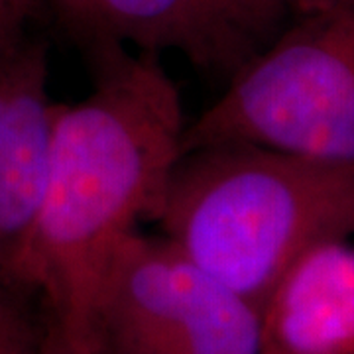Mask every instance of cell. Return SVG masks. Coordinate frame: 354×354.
<instances>
[{
	"label": "cell",
	"instance_id": "6da1fadb",
	"mask_svg": "<svg viewBox=\"0 0 354 354\" xmlns=\"http://www.w3.org/2000/svg\"><path fill=\"white\" fill-rule=\"evenodd\" d=\"M91 65V91L59 102L41 205L4 270L79 342L111 254L153 223L187 127L162 55L116 44Z\"/></svg>",
	"mask_w": 354,
	"mask_h": 354
},
{
	"label": "cell",
	"instance_id": "7a4b0ae2",
	"mask_svg": "<svg viewBox=\"0 0 354 354\" xmlns=\"http://www.w3.org/2000/svg\"><path fill=\"white\" fill-rule=\"evenodd\" d=\"M153 225L258 309L301 254L354 239V169L223 142L179 156Z\"/></svg>",
	"mask_w": 354,
	"mask_h": 354
},
{
	"label": "cell",
	"instance_id": "3957f363",
	"mask_svg": "<svg viewBox=\"0 0 354 354\" xmlns=\"http://www.w3.org/2000/svg\"><path fill=\"white\" fill-rule=\"evenodd\" d=\"M223 142L354 169V8L291 18L187 122L183 152Z\"/></svg>",
	"mask_w": 354,
	"mask_h": 354
},
{
	"label": "cell",
	"instance_id": "277c9868",
	"mask_svg": "<svg viewBox=\"0 0 354 354\" xmlns=\"http://www.w3.org/2000/svg\"><path fill=\"white\" fill-rule=\"evenodd\" d=\"M83 344L95 354H264L262 313L138 228L102 270Z\"/></svg>",
	"mask_w": 354,
	"mask_h": 354
},
{
	"label": "cell",
	"instance_id": "5b68a950",
	"mask_svg": "<svg viewBox=\"0 0 354 354\" xmlns=\"http://www.w3.org/2000/svg\"><path fill=\"white\" fill-rule=\"evenodd\" d=\"M109 38L228 81L290 22L274 0H99Z\"/></svg>",
	"mask_w": 354,
	"mask_h": 354
},
{
	"label": "cell",
	"instance_id": "8992f818",
	"mask_svg": "<svg viewBox=\"0 0 354 354\" xmlns=\"http://www.w3.org/2000/svg\"><path fill=\"white\" fill-rule=\"evenodd\" d=\"M264 354H354V242L329 239L283 272L260 309Z\"/></svg>",
	"mask_w": 354,
	"mask_h": 354
},
{
	"label": "cell",
	"instance_id": "52a82bcc",
	"mask_svg": "<svg viewBox=\"0 0 354 354\" xmlns=\"http://www.w3.org/2000/svg\"><path fill=\"white\" fill-rule=\"evenodd\" d=\"M48 79L50 71L28 85L0 138V274L26 241L46 191L59 111V102L51 101Z\"/></svg>",
	"mask_w": 354,
	"mask_h": 354
},
{
	"label": "cell",
	"instance_id": "ba28073f",
	"mask_svg": "<svg viewBox=\"0 0 354 354\" xmlns=\"http://www.w3.org/2000/svg\"><path fill=\"white\" fill-rule=\"evenodd\" d=\"M48 321L36 291L0 274V354H38Z\"/></svg>",
	"mask_w": 354,
	"mask_h": 354
},
{
	"label": "cell",
	"instance_id": "9c48e42d",
	"mask_svg": "<svg viewBox=\"0 0 354 354\" xmlns=\"http://www.w3.org/2000/svg\"><path fill=\"white\" fill-rule=\"evenodd\" d=\"M46 2L50 4L57 20L67 30V34L87 53L88 59L99 51L118 44L106 34L99 10V0H46Z\"/></svg>",
	"mask_w": 354,
	"mask_h": 354
},
{
	"label": "cell",
	"instance_id": "30bf717a",
	"mask_svg": "<svg viewBox=\"0 0 354 354\" xmlns=\"http://www.w3.org/2000/svg\"><path fill=\"white\" fill-rule=\"evenodd\" d=\"M36 0H0V59L18 50L26 39V26Z\"/></svg>",
	"mask_w": 354,
	"mask_h": 354
},
{
	"label": "cell",
	"instance_id": "8fae6325",
	"mask_svg": "<svg viewBox=\"0 0 354 354\" xmlns=\"http://www.w3.org/2000/svg\"><path fill=\"white\" fill-rule=\"evenodd\" d=\"M38 354H95L87 344L73 339L67 330L50 315L48 329L44 335V341L39 344Z\"/></svg>",
	"mask_w": 354,
	"mask_h": 354
},
{
	"label": "cell",
	"instance_id": "7c38bea8",
	"mask_svg": "<svg viewBox=\"0 0 354 354\" xmlns=\"http://www.w3.org/2000/svg\"><path fill=\"white\" fill-rule=\"evenodd\" d=\"M274 2L290 16V20L297 16H307V14L354 8V0H274Z\"/></svg>",
	"mask_w": 354,
	"mask_h": 354
}]
</instances>
